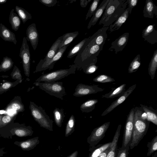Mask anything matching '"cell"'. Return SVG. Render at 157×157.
Segmentation results:
<instances>
[{
  "label": "cell",
  "instance_id": "4fadbf2b",
  "mask_svg": "<svg viewBox=\"0 0 157 157\" xmlns=\"http://www.w3.org/2000/svg\"><path fill=\"white\" fill-rule=\"evenodd\" d=\"M97 56H92L82 62L77 67L82 69L86 74H90L95 72L98 68L96 64L97 61Z\"/></svg>",
  "mask_w": 157,
  "mask_h": 157
},
{
  "label": "cell",
  "instance_id": "db71d44e",
  "mask_svg": "<svg viewBox=\"0 0 157 157\" xmlns=\"http://www.w3.org/2000/svg\"><path fill=\"white\" fill-rule=\"evenodd\" d=\"M7 0H0V4H4L6 2Z\"/></svg>",
  "mask_w": 157,
  "mask_h": 157
},
{
  "label": "cell",
  "instance_id": "74e56055",
  "mask_svg": "<svg viewBox=\"0 0 157 157\" xmlns=\"http://www.w3.org/2000/svg\"><path fill=\"white\" fill-rule=\"evenodd\" d=\"M13 62L12 59L8 56L4 57L0 64V72H6L13 67Z\"/></svg>",
  "mask_w": 157,
  "mask_h": 157
},
{
  "label": "cell",
  "instance_id": "60d3db41",
  "mask_svg": "<svg viewBox=\"0 0 157 157\" xmlns=\"http://www.w3.org/2000/svg\"><path fill=\"white\" fill-rule=\"evenodd\" d=\"M148 148L147 156H150L157 150V136H155L151 141L148 143L147 145Z\"/></svg>",
  "mask_w": 157,
  "mask_h": 157
},
{
  "label": "cell",
  "instance_id": "7a4b0ae2",
  "mask_svg": "<svg viewBox=\"0 0 157 157\" xmlns=\"http://www.w3.org/2000/svg\"><path fill=\"white\" fill-rule=\"evenodd\" d=\"M128 6V0H109L99 25L109 26L123 13Z\"/></svg>",
  "mask_w": 157,
  "mask_h": 157
},
{
  "label": "cell",
  "instance_id": "ac0fdd59",
  "mask_svg": "<svg viewBox=\"0 0 157 157\" xmlns=\"http://www.w3.org/2000/svg\"><path fill=\"white\" fill-rule=\"evenodd\" d=\"M109 1V0H103L98 7L88 24V29L96 25L99 19L102 16Z\"/></svg>",
  "mask_w": 157,
  "mask_h": 157
},
{
  "label": "cell",
  "instance_id": "5b68a950",
  "mask_svg": "<svg viewBox=\"0 0 157 157\" xmlns=\"http://www.w3.org/2000/svg\"><path fill=\"white\" fill-rule=\"evenodd\" d=\"M76 68V65L73 64L71 65L69 68L61 69L42 75L36 80V82H56L71 74H75Z\"/></svg>",
  "mask_w": 157,
  "mask_h": 157
},
{
  "label": "cell",
  "instance_id": "30bf717a",
  "mask_svg": "<svg viewBox=\"0 0 157 157\" xmlns=\"http://www.w3.org/2000/svg\"><path fill=\"white\" fill-rule=\"evenodd\" d=\"M70 44L66 45L59 49L53 57L49 61L44 63L39 62L36 67L34 73L44 71L47 69H52L55 63L62 57L64 52Z\"/></svg>",
  "mask_w": 157,
  "mask_h": 157
},
{
  "label": "cell",
  "instance_id": "7bdbcfd3",
  "mask_svg": "<svg viewBox=\"0 0 157 157\" xmlns=\"http://www.w3.org/2000/svg\"><path fill=\"white\" fill-rule=\"evenodd\" d=\"M100 1V0H94L93 1L90 5L88 12L86 15V20L93 16L98 8Z\"/></svg>",
  "mask_w": 157,
  "mask_h": 157
},
{
  "label": "cell",
  "instance_id": "277c9868",
  "mask_svg": "<svg viewBox=\"0 0 157 157\" xmlns=\"http://www.w3.org/2000/svg\"><path fill=\"white\" fill-rule=\"evenodd\" d=\"M33 84L49 95L61 100L63 99V96L66 94L65 89L63 86V83L62 82H36Z\"/></svg>",
  "mask_w": 157,
  "mask_h": 157
},
{
  "label": "cell",
  "instance_id": "7402d4cb",
  "mask_svg": "<svg viewBox=\"0 0 157 157\" xmlns=\"http://www.w3.org/2000/svg\"><path fill=\"white\" fill-rule=\"evenodd\" d=\"M121 125H118L113 136L111 144L110 146L109 150L107 153L106 157H116L117 154V146L120 134Z\"/></svg>",
  "mask_w": 157,
  "mask_h": 157
},
{
  "label": "cell",
  "instance_id": "9c48e42d",
  "mask_svg": "<svg viewBox=\"0 0 157 157\" xmlns=\"http://www.w3.org/2000/svg\"><path fill=\"white\" fill-rule=\"evenodd\" d=\"M135 109L133 108L130 111L127 117L124 126L121 148H123L131 142L133 128V121Z\"/></svg>",
  "mask_w": 157,
  "mask_h": 157
},
{
  "label": "cell",
  "instance_id": "f546056e",
  "mask_svg": "<svg viewBox=\"0 0 157 157\" xmlns=\"http://www.w3.org/2000/svg\"><path fill=\"white\" fill-rule=\"evenodd\" d=\"M16 97L13 99L8 104L6 107V109H13L15 110L18 112H23L25 110V107L22 103L21 99H20Z\"/></svg>",
  "mask_w": 157,
  "mask_h": 157
},
{
  "label": "cell",
  "instance_id": "9a60e30c",
  "mask_svg": "<svg viewBox=\"0 0 157 157\" xmlns=\"http://www.w3.org/2000/svg\"><path fill=\"white\" fill-rule=\"evenodd\" d=\"M26 34L27 40L30 42L33 50H35L38 44L39 34L35 23L29 26L26 29Z\"/></svg>",
  "mask_w": 157,
  "mask_h": 157
},
{
  "label": "cell",
  "instance_id": "f1b7e54d",
  "mask_svg": "<svg viewBox=\"0 0 157 157\" xmlns=\"http://www.w3.org/2000/svg\"><path fill=\"white\" fill-rule=\"evenodd\" d=\"M14 10L12 9L10 12L9 21L12 28L17 31L19 29L21 24V19L18 15L14 12Z\"/></svg>",
  "mask_w": 157,
  "mask_h": 157
},
{
  "label": "cell",
  "instance_id": "f5cc1de1",
  "mask_svg": "<svg viewBox=\"0 0 157 157\" xmlns=\"http://www.w3.org/2000/svg\"><path fill=\"white\" fill-rule=\"evenodd\" d=\"M5 153V152H4L3 150L0 149V157L3 156L4 154Z\"/></svg>",
  "mask_w": 157,
  "mask_h": 157
},
{
  "label": "cell",
  "instance_id": "816d5d0a",
  "mask_svg": "<svg viewBox=\"0 0 157 157\" xmlns=\"http://www.w3.org/2000/svg\"><path fill=\"white\" fill-rule=\"evenodd\" d=\"M78 154V151H76L69 155L67 157H77Z\"/></svg>",
  "mask_w": 157,
  "mask_h": 157
},
{
  "label": "cell",
  "instance_id": "d4e9b609",
  "mask_svg": "<svg viewBox=\"0 0 157 157\" xmlns=\"http://www.w3.org/2000/svg\"><path fill=\"white\" fill-rule=\"evenodd\" d=\"M129 15V9L127 8L123 13L112 24L109 25V30L110 33L118 30L122 25L125 22Z\"/></svg>",
  "mask_w": 157,
  "mask_h": 157
},
{
  "label": "cell",
  "instance_id": "f907efd6",
  "mask_svg": "<svg viewBox=\"0 0 157 157\" xmlns=\"http://www.w3.org/2000/svg\"><path fill=\"white\" fill-rule=\"evenodd\" d=\"M110 147L101 153L98 157H106L107 153L109 150Z\"/></svg>",
  "mask_w": 157,
  "mask_h": 157
},
{
  "label": "cell",
  "instance_id": "e0dca14e",
  "mask_svg": "<svg viewBox=\"0 0 157 157\" xmlns=\"http://www.w3.org/2000/svg\"><path fill=\"white\" fill-rule=\"evenodd\" d=\"M142 37L151 44L157 43V30L155 29V24L149 25L142 31Z\"/></svg>",
  "mask_w": 157,
  "mask_h": 157
},
{
  "label": "cell",
  "instance_id": "ab89813d",
  "mask_svg": "<svg viewBox=\"0 0 157 157\" xmlns=\"http://www.w3.org/2000/svg\"><path fill=\"white\" fill-rule=\"evenodd\" d=\"M95 82L105 83L112 82H114L115 80L112 77L106 75H100L93 79Z\"/></svg>",
  "mask_w": 157,
  "mask_h": 157
},
{
  "label": "cell",
  "instance_id": "cb8c5ba5",
  "mask_svg": "<svg viewBox=\"0 0 157 157\" xmlns=\"http://www.w3.org/2000/svg\"><path fill=\"white\" fill-rule=\"evenodd\" d=\"M62 40V36L59 37L53 44L44 59H41L39 62H46L50 60L59 50V45Z\"/></svg>",
  "mask_w": 157,
  "mask_h": 157
},
{
  "label": "cell",
  "instance_id": "f6af8a7d",
  "mask_svg": "<svg viewBox=\"0 0 157 157\" xmlns=\"http://www.w3.org/2000/svg\"><path fill=\"white\" fill-rule=\"evenodd\" d=\"M130 143H129L124 148H120L117 153L116 157H128Z\"/></svg>",
  "mask_w": 157,
  "mask_h": 157
},
{
  "label": "cell",
  "instance_id": "5bb4252c",
  "mask_svg": "<svg viewBox=\"0 0 157 157\" xmlns=\"http://www.w3.org/2000/svg\"><path fill=\"white\" fill-rule=\"evenodd\" d=\"M136 86V84H134L130 87L125 90L124 93L117 99L113 101L111 104L103 112L101 116H104L111 112L115 108L122 103L129 95L132 92Z\"/></svg>",
  "mask_w": 157,
  "mask_h": 157
},
{
  "label": "cell",
  "instance_id": "1f68e13d",
  "mask_svg": "<svg viewBox=\"0 0 157 157\" xmlns=\"http://www.w3.org/2000/svg\"><path fill=\"white\" fill-rule=\"evenodd\" d=\"M78 32L75 31L66 33L62 36V40L60 43L59 49L70 44L78 35Z\"/></svg>",
  "mask_w": 157,
  "mask_h": 157
},
{
  "label": "cell",
  "instance_id": "681fc988",
  "mask_svg": "<svg viewBox=\"0 0 157 157\" xmlns=\"http://www.w3.org/2000/svg\"><path fill=\"white\" fill-rule=\"evenodd\" d=\"M91 1V0H81L80 4L81 6L83 7H86L89 2Z\"/></svg>",
  "mask_w": 157,
  "mask_h": 157
},
{
  "label": "cell",
  "instance_id": "ba28073f",
  "mask_svg": "<svg viewBox=\"0 0 157 157\" xmlns=\"http://www.w3.org/2000/svg\"><path fill=\"white\" fill-rule=\"evenodd\" d=\"M110 122H108L95 128L87 138V142L91 147L96 145L105 136Z\"/></svg>",
  "mask_w": 157,
  "mask_h": 157
},
{
  "label": "cell",
  "instance_id": "603a6c76",
  "mask_svg": "<svg viewBox=\"0 0 157 157\" xmlns=\"http://www.w3.org/2000/svg\"><path fill=\"white\" fill-rule=\"evenodd\" d=\"M0 37L5 41L13 42L15 44H17L15 34L2 23L0 24Z\"/></svg>",
  "mask_w": 157,
  "mask_h": 157
},
{
  "label": "cell",
  "instance_id": "44dd1931",
  "mask_svg": "<svg viewBox=\"0 0 157 157\" xmlns=\"http://www.w3.org/2000/svg\"><path fill=\"white\" fill-rule=\"evenodd\" d=\"M143 13L145 17L153 18L154 15H155L157 17V6L155 5L152 0H146Z\"/></svg>",
  "mask_w": 157,
  "mask_h": 157
},
{
  "label": "cell",
  "instance_id": "8fae6325",
  "mask_svg": "<svg viewBox=\"0 0 157 157\" xmlns=\"http://www.w3.org/2000/svg\"><path fill=\"white\" fill-rule=\"evenodd\" d=\"M103 90V89L99 87L98 85H89L79 83L76 86L73 95L80 97L96 94Z\"/></svg>",
  "mask_w": 157,
  "mask_h": 157
},
{
  "label": "cell",
  "instance_id": "83f0119b",
  "mask_svg": "<svg viewBox=\"0 0 157 157\" xmlns=\"http://www.w3.org/2000/svg\"><path fill=\"white\" fill-rule=\"evenodd\" d=\"M126 84H123L117 88H113L108 93L101 96V98H113L119 97L122 95L125 91Z\"/></svg>",
  "mask_w": 157,
  "mask_h": 157
},
{
  "label": "cell",
  "instance_id": "d590c367",
  "mask_svg": "<svg viewBox=\"0 0 157 157\" xmlns=\"http://www.w3.org/2000/svg\"><path fill=\"white\" fill-rule=\"evenodd\" d=\"M89 38V37L84 39L73 47L69 51L67 57L71 58L77 55Z\"/></svg>",
  "mask_w": 157,
  "mask_h": 157
},
{
  "label": "cell",
  "instance_id": "e575fe53",
  "mask_svg": "<svg viewBox=\"0 0 157 157\" xmlns=\"http://www.w3.org/2000/svg\"><path fill=\"white\" fill-rule=\"evenodd\" d=\"M15 10L23 23L25 24L27 20L32 18L31 14L23 8L16 6Z\"/></svg>",
  "mask_w": 157,
  "mask_h": 157
},
{
  "label": "cell",
  "instance_id": "6da1fadb",
  "mask_svg": "<svg viewBox=\"0 0 157 157\" xmlns=\"http://www.w3.org/2000/svg\"><path fill=\"white\" fill-rule=\"evenodd\" d=\"M133 128L129 148L132 149L137 146L147 133L150 124L146 114L139 108H135Z\"/></svg>",
  "mask_w": 157,
  "mask_h": 157
},
{
  "label": "cell",
  "instance_id": "bcb514c9",
  "mask_svg": "<svg viewBox=\"0 0 157 157\" xmlns=\"http://www.w3.org/2000/svg\"><path fill=\"white\" fill-rule=\"evenodd\" d=\"M12 120L8 115H0V127H2L9 124Z\"/></svg>",
  "mask_w": 157,
  "mask_h": 157
},
{
  "label": "cell",
  "instance_id": "7c38bea8",
  "mask_svg": "<svg viewBox=\"0 0 157 157\" xmlns=\"http://www.w3.org/2000/svg\"><path fill=\"white\" fill-rule=\"evenodd\" d=\"M109 28V26L102 27L98 29L90 37L86 47H89L95 44L103 46L107 38L106 31Z\"/></svg>",
  "mask_w": 157,
  "mask_h": 157
},
{
  "label": "cell",
  "instance_id": "c3c4849f",
  "mask_svg": "<svg viewBox=\"0 0 157 157\" xmlns=\"http://www.w3.org/2000/svg\"><path fill=\"white\" fill-rule=\"evenodd\" d=\"M138 1V0H128V7L129 9V14H131L132 9L136 6Z\"/></svg>",
  "mask_w": 157,
  "mask_h": 157
},
{
  "label": "cell",
  "instance_id": "4dcf8cb0",
  "mask_svg": "<svg viewBox=\"0 0 157 157\" xmlns=\"http://www.w3.org/2000/svg\"><path fill=\"white\" fill-rule=\"evenodd\" d=\"M157 68V49L154 52L151 60L149 63L148 72L152 80L155 77Z\"/></svg>",
  "mask_w": 157,
  "mask_h": 157
},
{
  "label": "cell",
  "instance_id": "b9f144b4",
  "mask_svg": "<svg viewBox=\"0 0 157 157\" xmlns=\"http://www.w3.org/2000/svg\"><path fill=\"white\" fill-rule=\"evenodd\" d=\"M19 83L16 80L15 82H5L0 86V94L7 91L11 88L14 87Z\"/></svg>",
  "mask_w": 157,
  "mask_h": 157
},
{
  "label": "cell",
  "instance_id": "4316f807",
  "mask_svg": "<svg viewBox=\"0 0 157 157\" xmlns=\"http://www.w3.org/2000/svg\"><path fill=\"white\" fill-rule=\"evenodd\" d=\"M111 144V142L91 147L89 150L90 153L88 157H98L101 153L110 147Z\"/></svg>",
  "mask_w": 157,
  "mask_h": 157
},
{
  "label": "cell",
  "instance_id": "484cf974",
  "mask_svg": "<svg viewBox=\"0 0 157 157\" xmlns=\"http://www.w3.org/2000/svg\"><path fill=\"white\" fill-rule=\"evenodd\" d=\"M140 108L146 114L147 120L157 125V111L151 107L140 104Z\"/></svg>",
  "mask_w": 157,
  "mask_h": 157
},
{
  "label": "cell",
  "instance_id": "f35d334b",
  "mask_svg": "<svg viewBox=\"0 0 157 157\" xmlns=\"http://www.w3.org/2000/svg\"><path fill=\"white\" fill-rule=\"evenodd\" d=\"M141 65L140 55H137L130 63L128 71L129 73L136 72L140 67Z\"/></svg>",
  "mask_w": 157,
  "mask_h": 157
},
{
  "label": "cell",
  "instance_id": "8992f818",
  "mask_svg": "<svg viewBox=\"0 0 157 157\" xmlns=\"http://www.w3.org/2000/svg\"><path fill=\"white\" fill-rule=\"evenodd\" d=\"M86 42L77 54L74 60V63L76 65L77 67L84 60L89 57L94 55L98 56L103 49V46L96 44L86 47Z\"/></svg>",
  "mask_w": 157,
  "mask_h": 157
},
{
  "label": "cell",
  "instance_id": "3957f363",
  "mask_svg": "<svg viewBox=\"0 0 157 157\" xmlns=\"http://www.w3.org/2000/svg\"><path fill=\"white\" fill-rule=\"evenodd\" d=\"M29 108L31 115L40 126L50 131L53 130V121L47 114L41 106H39L33 101H30Z\"/></svg>",
  "mask_w": 157,
  "mask_h": 157
},
{
  "label": "cell",
  "instance_id": "ee69618b",
  "mask_svg": "<svg viewBox=\"0 0 157 157\" xmlns=\"http://www.w3.org/2000/svg\"><path fill=\"white\" fill-rule=\"evenodd\" d=\"M10 75L12 78L13 79L19 81V83H21L22 82V77L20 71L16 66H14Z\"/></svg>",
  "mask_w": 157,
  "mask_h": 157
},
{
  "label": "cell",
  "instance_id": "836d02e7",
  "mask_svg": "<svg viewBox=\"0 0 157 157\" xmlns=\"http://www.w3.org/2000/svg\"><path fill=\"white\" fill-rule=\"evenodd\" d=\"M53 113L56 124L59 127H61L65 117L63 109L56 108Z\"/></svg>",
  "mask_w": 157,
  "mask_h": 157
},
{
  "label": "cell",
  "instance_id": "2e32d148",
  "mask_svg": "<svg viewBox=\"0 0 157 157\" xmlns=\"http://www.w3.org/2000/svg\"><path fill=\"white\" fill-rule=\"evenodd\" d=\"M129 33H125L121 35L111 43L109 50H114L116 54L121 52L125 47L128 42Z\"/></svg>",
  "mask_w": 157,
  "mask_h": 157
},
{
  "label": "cell",
  "instance_id": "7dc6e473",
  "mask_svg": "<svg viewBox=\"0 0 157 157\" xmlns=\"http://www.w3.org/2000/svg\"><path fill=\"white\" fill-rule=\"evenodd\" d=\"M40 2L48 7H52L56 5L57 2V0H39Z\"/></svg>",
  "mask_w": 157,
  "mask_h": 157
},
{
  "label": "cell",
  "instance_id": "d6986e66",
  "mask_svg": "<svg viewBox=\"0 0 157 157\" xmlns=\"http://www.w3.org/2000/svg\"><path fill=\"white\" fill-rule=\"evenodd\" d=\"M39 142V137L37 136L21 141H16L14 144L23 151H29L34 149Z\"/></svg>",
  "mask_w": 157,
  "mask_h": 157
},
{
  "label": "cell",
  "instance_id": "8d00e7d4",
  "mask_svg": "<svg viewBox=\"0 0 157 157\" xmlns=\"http://www.w3.org/2000/svg\"><path fill=\"white\" fill-rule=\"evenodd\" d=\"M75 120L73 115L72 114L68 120L66 127L65 135L67 137L71 135L75 131Z\"/></svg>",
  "mask_w": 157,
  "mask_h": 157
},
{
  "label": "cell",
  "instance_id": "ffe728a7",
  "mask_svg": "<svg viewBox=\"0 0 157 157\" xmlns=\"http://www.w3.org/2000/svg\"><path fill=\"white\" fill-rule=\"evenodd\" d=\"M33 131L30 126H23L12 128L10 130L11 136H16L20 137H25L32 135Z\"/></svg>",
  "mask_w": 157,
  "mask_h": 157
},
{
  "label": "cell",
  "instance_id": "11a10c76",
  "mask_svg": "<svg viewBox=\"0 0 157 157\" xmlns=\"http://www.w3.org/2000/svg\"><path fill=\"white\" fill-rule=\"evenodd\" d=\"M152 157H157V153L155 152V154H154Z\"/></svg>",
  "mask_w": 157,
  "mask_h": 157
},
{
  "label": "cell",
  "instance_id": "52a82bcc",
  "mask_svg": "<svg viewBox=\"0 0 157 157\" xmlns=\"http://www.w3.org/2000/svg\"><path fill=\"white\" fill-rule=\"evenodd\" d=\"M22 60V65L25 76L29 77L30 75L31 56L29 47L26 37H24L19 54Z\"/></svg>",
  "mask_w": 157,
  "mask_h": 157
},
{
  "label": "cell",
  "instance_id": "d6a6232c",
  "mask_svg": "<svg viewBox=\"0 0 157 157\" xmlns=\"http://www.w3.org/2000/svg\"><path fill=\"white\" fill-rule=\"evenodd\" d=\"M98 102L97 99H90L82 103L80 107L81 110L83 112L89 113L95 108L96 104Z\"/></svg>",
  "mask_w": 157,
  "mask_h": 157
}]
</instances>
